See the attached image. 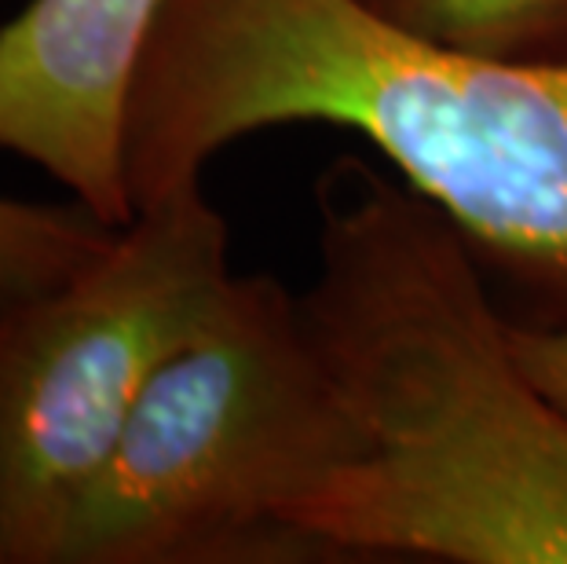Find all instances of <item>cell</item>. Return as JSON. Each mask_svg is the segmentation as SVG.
Masks as SVG:
<instances>
[{
    "label": "cell",
    "instance_id": "8",
    "mask_svg": "<svg viewBox=\"0 0 567 564\" xmlns=\"http://www.w3.org/2000/svg\"><path fill=\"white\" fill-rule=\"evenodd\" d=\"M509 348L524 375L567 411V322L509 319Z\"/></svg>",
    "mask_w": 567,
    "mask_h": 564
},
{
    "label": "cell",
    "instance_id": "2",
    "mask_svg": "<svg viewBox=\"0 0 567 564\" xmlns=\"http://www.w3.org/2000/svg\"><path fill=\"white\" fill-rule=\"evenodd\" d=\"M319 122L446 213L516 322H567V59L436 52L352 0H165L125 95L132 209L227 143Z\"/></svg>",
    "mask_w": 567,
    "mask_h": 564
},
{
    "label": "cell",
    "instance_id": "3",
    "mask_svg": "<svg viewBox=\"0 0 567 564\" xmlns=\"http://www.w3.org/2000/svg\"><path fill=\"white\" fill-rule=\"evenodd\" d=\"M363 440L305 301L231 275L143 389L66 521L55 564H246L319 557L289 513Z\"/></svg>",
    "mask_w": 567,
    "mask_h": 564
},
{
    "label": "cell",
    "instance_id": "1",
    "mask_svg": "<svg viewBox=\"0 0 567 564\" xmlns=\"http://www.w3.org/2000/svg\"><path fill=\"white\" fill-rule=\"evenodd\" d=\"M319 213V279L300 301L363 451L289 527L319 557L567 564V411L516 363L462 232L359 162L330 165Z\"/></svg>",
    "mask_w": 567,
    "mask_h": 564
},
{
    "label": "cell",
    "instance_id": "6",
    "mask_svg": "<svg viewBox=\"0 0 567 564\" xmlns=\"http://www.w3.org/2000/svg\"><path fill=\"white\" fill-rule=\"evenodd\" d=\"M370 19L436 52L491 63L567 59V0H352Z\"/></svg>",
    "mask_w": 567,
    "mask_h": 564
},
{
    "label": "cell",
    "instance_id": "5",
    "mask_svg": "<svg viewBox=\"0 0 567 564\" xmlns=\"http://www.w3.org/2000/svg\"><path fill=\"white\" fill-rule=\"evenodd\" d=\"M165 0H30L0 30V147L38 162L111 227L132 209L125 95Z\"/></svg>",
    "mask_w": 567,
    "mask_h": 564
},
{
    "label": "cell",
    "instance_id": "7",
    "mask_svg": "<svg viewBox=\"0 0 567 564\" xmlns=\"http://www.w3.org/2000/svg\"><path fill=\"white\" fill-rule=\"evenodd\" d=\"M117 227L89 206L0 198V308L74 279L111 249Z\"/></svg>",
    "mask_w": 567,
    "mask_h": 564
},
{
    "label": "cell",
    "instance_id": "4",
    "mask_svg": "<svg viewBox=\"0 0 567 564\" xmlns=\"http://www.w3.org/2000/svg\"><path fill=\"white\" fill-rule=\"evenodd\" d=\"M231 279L227 221L179 187L74 279L0 308V564H55L143 389Z\"/></svg>",
    "mask_w": 567,
    "mask_h": 564
}]
</instances>
